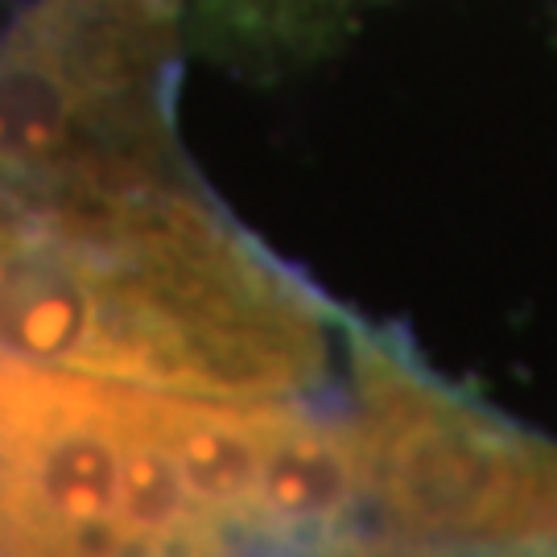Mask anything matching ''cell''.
<instances>
[{
	"label": "cell",
	"instance_id": "6da1fadb",
	"mask_svg": "<svg viewBox=\"0 0 557 557\" xmlns=\"http://www.w3.org/2000/svg\"><path fill=\"white\" fill-rule=\"evenodd\" d=\"M356 326L178 178L0 186V359L269 400L335 380Z\"/></svg>",
	"mask_w": 557,
	"mask_h": 557
},
{
	"label": "cell",
	"instance_id": "7a4b0ae2",
	"mask_svg": "<svg viewBox=\"0 0 557 557\" xmlns=\"http://www.w3.org/2000/svg\"><path fill=\"white\" fill-rule=\"evenodd\" d=\"M0 557H137L116 380L0 359Z\"/></svg>",
	"mask_w": 557,
	"mask_h": 557
},
{
	"label": "cell",
	"instance_id": "3957f363",
	"mask_svg": "<svg viewBox=\"0 0 557 557\" xmlns=\"http://www.w3.org/2000/svg\"><path fill=\"white\" fill-rule=\"evenodd\" d=\"M140 400L158 438L182 467L186 487L227 533L236 529L239 541L248 533L260 467L289 397L220 400L140 388Z\"/></svg>",
	"mask_w": 557,
	"mask_h": 557
},
{
	"label": "cell",
	"instance_id": "277c9868",
	"mask_svg": "<svg viewBox=\"0 0 557 557\" xmlns=\"http://www.w3.org/2000/svg\"><path fill=\"white\" fill-rule=\"evenodd\" d=\"M220 4H227V0H220ZM232 4H236V13L248 17L252 29H260L264 21H277L281 34H294V29H301L306 17L322 21V13L338 0H232Z\"/></svg>",
	"mask_w": 557,
	"mask_h": 557
}]
</instances>
